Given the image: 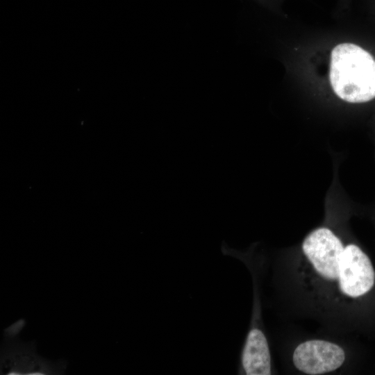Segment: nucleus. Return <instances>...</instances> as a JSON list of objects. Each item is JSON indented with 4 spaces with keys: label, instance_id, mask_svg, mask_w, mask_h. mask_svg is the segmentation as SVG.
Returning a JSON list of instances; mask_svg holds the SVG:
<instances>
[{
    "label": "nucleus",
    "instance_id": "obj_1",
    "mask_svg": "<svg viewBox=\"0 0 375 375\" xmlns=\"http://www.w3.org/2000/svg\"><path fill=\"white\" fill-rule=\"evenodd\" d=\"M329 79L335 94L352 103L375 98V60L362 47L342 43L332 50Z\"/></svg>",
    "mask_w": 375,
    "mask_h": 375
},
{
    "label": "nucleus",
    "instance_id": "obj_2",
    "mask_svg": "<svg viewBox=\"0 0 375 375\" xmlns=\"http://www.w3.org/2000/svg\"><path fill=\"white\" fill-rule=\"evenodd\" d=\"M301 249L320 276L329 281L338 280L344 246L332 230L327 227L314 229L304 238Z\"/></svg>",
    "mask_w": 375,
    "mask_h": 375
},
{
    "label": "nucleus",
    "instance_id": "obj_3",
    "mask_svg": "<svg viewBox=\"0 0 375 375\" xmlns=\"http://www.w3.org/2000/svg\"><path fill=\"white\" fill-rule=\"evenodd\" d=\"M338 281L342 292L351 298L364 295L374 285L375 272L371 260L355 244L344 246Z\"/></svg>",
    "mask_w": 375,
    "mask_h": 375
},
{
    "label": "nucleus",
    "instance_id": "obj_4",
    "mask_svg": "<svg viewBox=\"0 0 375 375\" xmlns=\"http://www.w3.org/2000/svg\"><path fill=\"white\" fill-rule=\"evenodd\" d=\"M292 360L298 370L309 375H319L338 369L344 362L345 353L335 343L311 340L296 347Z\"/></svg>",
    "mask_w": 375,
    "mask_h": 375
},
{
    "label": "nucleus",
    "instance_id": "obj_5",
    "mask_svg": "<svg viewBox=\"0 0 375 375\" xmlns=\"http://www.w3.org/2000/svg\"><path fill=\"white\" fill-rule=\"evenodd\" d=\"M4 345L1 351V365L8 375H44L65 372V362L53 363L35 353V344L21 343L14 340Z\"/></svg>",
    "mask_w": 375,
    "mask_h": 375
},
{
    "label": "nucleus",
    "instance_id": "obj_6",
    "mask_svg": "<svg viewBox=\"0 0 375 375\" xmlns=\"http://www.w3.org/2000/svg\"><path fill=\"white\" fill-rule=\"evenodd\" d=\"M241 363L247 375L271 374V355L267 338L257 328H251L243 347Z\"/></svg>",
    "mask_w": 375,
    "mask_h": 375
}]
</instances>
